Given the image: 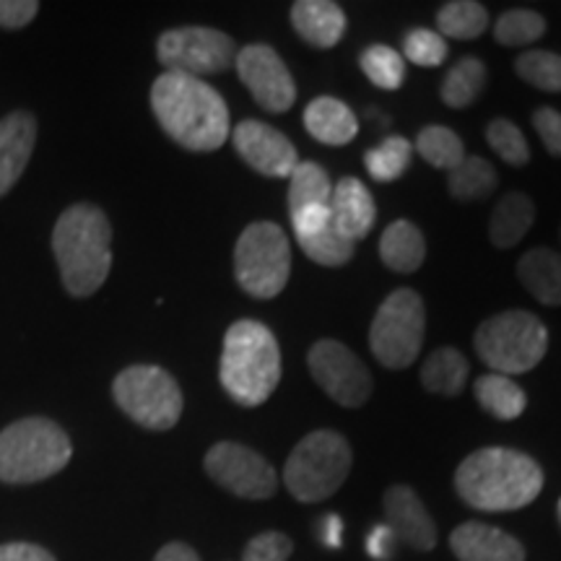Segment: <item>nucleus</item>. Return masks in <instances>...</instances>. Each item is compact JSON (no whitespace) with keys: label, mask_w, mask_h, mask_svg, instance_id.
<instances>
[{"label":"nucleus","mask_w":561,"mask_h":561,"mask_svg":"<svg viewBox=\"0 0 561 561\" xmlns=\"http://www.w3.org/2000/svg\"><path fill=\"white\" fill-rule=\"evenodd\" d=\"M151 110L167 136L187 151H216L231 136L227 102L195 76L161 73L151 87Z\"/></svg>","instance_id":"1"},{"label":"nucleus","mask_w":561,"mask_h":561,"mask_svg":"<svg viewBox=\"0 0 561 561\" xmlns=\"http://www.w3.org/2000/svg\"><path fill=\"white\" fill-rule=\"evenodd\" d=\"M455 486L473 510L512 512L541 494L543 471L530 455L510 447H483L460 462Z\"/></svg>","instance_id":"2"},{"label":"nucleus","mask_w":561,"mask_h":561,"mask_svg":"<svg viewBox=\"0 0 561 561\" xmlns=\"http://www.w3.org/2000/svg\"><path fill=\"white\" fill-rule=\"evenodd\" d=\"M112 227L102 208L76 203L55 224L53 250L62 286L73 297H89L107 280L112 268Z\"/></svg>","instance_id":"3"},{"label":"nucleus","mask_w":561,"mask_h":561,"mask_svg":"<svg viewBox=\"0 0 561 561\" xmlns=\"http://www.w3.org/2000/svg\"><path fill=\"white\" fill-rule=\"evenodd\" d=\"M224 390L244 409L263 405L280 382V348L268 325L240 320L224 335L219 364Z\"/></svg>","instance_id":"4"},{"label":"nucleus","mask_w":561,"mask_h":561,"mask_svg":"<svg viewBox=\"0 0 561 561\" xmlns=\"http://www.w3.org/2000/svg\"><path fill=\"white\" fill-rule=\"evenodd\" d=\"M73 447L62 426L50 419H21L0 432V481L37 483L60 473Z\"/></svg>","instance_id":"5"},{"label":"nucleus","mask_w":561,"mask_h":561,"mask_svg":"<svg viewBox=\"0 0 561 561\" xmlns=\"http://www.w3.org/2000/svg\"><path fill=\"white\" fill-rule=\"evenodd\" d=\"M473 343L481 362L496 375H525L536 369L549 351V331L533 312L510 310L483 320Z\"/></svg>","instance_id":"6"},{"label":"nucleus","mask_w":561,"mask_h":561,"mask_svg":"<svg viewBox=\"0 0 561 561\" xmlns=\"http://www.w3.org/2000/svg\"><path fill=\"white\" fill-rule=\"evenodd\" d=\"M351 447L343 434L318 430L294 447L284 466V483L294 500L314 504L331 500L348 479Z\"/></svg>","instance_id":"7"},{"label":"nucleus","mask_w":561,"mask_h":561,"mask_svg":"<svg viewBox=\"0 0 561 561\" xmlns=\"http://www.w3.org/2000/svg\"><path fill=\"white\" fill-rule=\"evenodd\" d=\"M234 276L255 299H273L286 289L291 276V248L278 224L255 221L242 231L234 248Z\"/></svg>","instance_id":"8"},{"label":"nucleus","mask_w":561,"mask_h":561,"mask_svg":"<svg viewBox=\"0 0 561 561\" xmlns=\"http://www.w3.org/2000/svg\"><path fill=\"white\" fill-rule=\"evenodd\" d=\"M112 396L121 409L153 432H167L182 416V390L167 369L153 364H136L123 369L112 382Z\"/></svg>","instance_id":"9"},{"label":"nucleus","mask_w":561,"mask_h":561,"mask_svg":"<svg viewBox=\"0 0 561 561\" xmlns=\"http://www.w3.org/2000/svg\"><path fill=\"white\" fill-rule=\"evenodd\" d=\"M426 331L424 301L413 289H398L382 301L369 328V348L388 369H405L419 359Z\"/></svg>","instance_id":"10"},{"label":"nucleus","mask_w":561,"mask_h":561,"mask_svg":"<svg viewBox=\"0 0 561 561\" xmlns=\"http://www.w3.org/2000/svg\"><path fill=\"white\" fill-rule=\"evenodd\" d=\"M159 62L172 73L214 76L224 73L237 60L234 39L208 26H180L159 37Z\"/></svg>","instance_id":"11"},{"label":"nucleus","mask_w":561,"mask_h":561,"mask_svg":"<svg viewBox=\"0 0 561 561\" xmlns=\"http://www.w3.org/2000/svg\"><path fill=\"white\" fill-rule=\"evenodd\" d=\"M314 382L346 409H359L371 396V375L359 356L341 341H318L307 354Z\"/></svg>","instance_id":"12"},{"label":"nucleus","mask_w":561,"mask_h":561,"mask_svg":"<svg viewBox=\"0 0 561 561\" xmlns=\"http://www.w3.org/2000/svg\"><path fill=\"white\" fill-rule=\"evenodd\" d=\"M206 473L242 500H271L276 494V468L261 453L237 442H219L206 455Z\"/></svg>","instance_id":"13"},{"label":"nucleus","mask_w":561,"mask_h":561,"mask_svg":"<svg viewBox=\"0 0 561 561\" xmlns=\"http://www.w3.org/2000/svg\"><path fill=\"white\" fill-rule=\"evenodd\" d=\"M237 73L244 87L250 89L252 100L261 104L268 112L291 110L294 100H297V87L286 68V62L280 60V55L268 45H248L237 53Z\"/></svg>","instance_id":"14"},{"label":"nucleus","mask_w":561,"mask_h":561,"mask_svg":"<svg viewBox=\"0 0 561 561\" xmlns=\"http://www.w3.org/2000/svg\"><path fill=\"white\" fill-rule=\"evenodd\" d=\"M234 149L263 178H291L299 164L297 149L284 133L261 121H242L234 133Z\"/></svg>","instance_id":"15"},{"label":"nucleus","mask_w":561,"mask_h":561,"mask_svg":"<svg viewBox=\"0 0 561 561\" xmlns=\"http://www.w3.org/2000/svg\"><path fill=\"white\" fill-rule=\"evenodd\" d=\"M291 227L305 255L325 268H341L354 257V242L335 227L331 206H310L291 214Z\"/></svg>","instance_id":"16"},{"label":"nucleus","mask_w":561,"mask_h":561,"mask_svg":"<svg viewBox=\"0 0 561 561\" xmlns=\"http://www.w3.org/2000/svg\"><path fill=\"white\" fill-rule=\"evenodd\" d=\"M385 515H388V528L396 541L416 551H432L437 546V528H434L432 515L411 486H390L385 494Z\"/></svg>","instance_id":"17"},{"label":"nucleus","mask_w":561,"mask_h":561,"mask_svg":"<svg viewBox=\"0 0 561 561\" xmlns=\"http://www.w3.org/2000/svg\"><path fill=\"white\" fill-rule=\"evenodd\" d=\"M450 546L460 561H525V549L517 538L473 520L453 530Z\"/></svg>","instance_id":"18"},{"label":"nucleus","mask_w":561,"mask_h":561,"mask_svg":"<svg viewBox=\"0 0 561 561\" xmlns=\"http://www.w3.org/2000/svg\"><path fill=\"white\" fill-rule=\"evenodd\" d=\"M37 144V121L30 112H13L0 121V198L24 174Z\"/></svg>","instance_id":"19"},{"label":"nucleus","mask_w":561,"mask_h":561,"mask_svg":"<svg viewBox=\"0 0 561 561\" xmlns=\"http://www.w3.org/2000/svg\"><path fill=\"white\" fill-rule=\"evenodd\" d=\"M331 214L335 227L346 240L359 242L369 234L375 227L377 208L375 198H371L369 187L356 178H343L339 185L333 187L331 195Z\"/></svg>","instance_id":"20"},{"label":"nucleus","mask_w":561,"mask_h":561,"mask_svg":"<svg viewBox=\"0 0 561 561\" xmlns=\"http://www.w3.org/2000/svg\"><path fill=\"white\" fill-rule=\"evenodd\" d=\"M291 24L307 45L331 50L346 34V13L331 0H299L291 5Z\"/></svg>","instance_id":"21"},{"label":"nucleus","mask_w":561,"mask_h":561,"mask_svg":"<svg viewBox=\"0 0 561 561\" xmlns=\"http://www.w3.org/2000/svg\"><path fill=\"white\" fill-rule=\"evenodd\" d=\"M305 128L314 140L325 146H346L359 133L356 115L335 96H318L307 104Z\"/></svg>","instance_id":"22"},{"label":"nucleus","mask_w":561,"mask_h":561,"mask_svg":"<svg viewBox=\"0 0 561 561\" xmlns=\"http://www.w3.org/2000/svg\"><path fill=\"white\" fill-rule=\"evenodd\" d=\"M517 276L523 286L541 305H561V255L549 248H536L525 252L517 265Z\"/></svg>","instance_id":"23"},{"label":"nucleus","mask_w":561,"mask_h":561,"mask_svg":"<svg viewBox=\"0 0 561 561\" xmlns=\"http://www.w3.org/2000/svg\"><path fill=\"white\" fill-rule=\"evenodd\" d=\"M380 257L396 273L419 271L426 257V242L416 224L409 219L392 221L380 237Z\"/></svg>","instance_id":"24"},{"label":"nucleus","mask_w":561,"mask_h":561,"mask_svg":"<svg viewBox=\"0 0 561 561\" xmlns=\"http://www.w3.org/2000/svg\"><path fill=\"white\" fill-rule=\"evenodd\" d=\"M536 219V206L525 193H507L496 203L494 214L489 221V237L496 248L507 250L528 234Z\"/></svg>","instance_id":"25"},{"label":"nucleus","mask_w":561,"mask_h":561,"mask_svg":"<svg viewBox=\"0 0 561 561\" xmlns=\"http://www.w3.org/2000/svg\"><path fill=\"white\" fill-rule=\"evenodd\" d=\"M476 401L486 413H491L500 421H512L523 416L525 405H528V396L517 382H512L504 375H483L473 385Z\"/></svg>","instance_id":"26"},{"label":"nucleus","mask_w":561,"mask_h":561,"mask_svg":"<svg viewBox=\"0 0 561 561\" xmlns=\"http://www.w3.org/2000/svg\"><path fill=\"white\" fill-rule=\"evenodd\" d=\"M468 362L458 348L445 346L430 354L421 367V385L437 396H458L466 388Z\"/></svg>","instance_id":"27"},{"label":"nucleus","mask_w":561,"mask_h":561,"mask_svg":"<svg viewBox=\"0 0 561 561\" xmlns=\"http://www.w3.org/2000/svg\"><path fill=\"white\" fill-rule=\"evenodd\" d=\"M333 185L328 172L314 161H299L289 178V214L310 206H331Z\"/></svg>","instance_id":"28"},{"label":"nucleus","mask_w":561,"mask_h":561,"mask_svg":"<svg viewBox=\"0 0 561 561\" xmlns=\"http://www.w3.org/2000/svg\"><path fill=\"white\" fill-rule=\"evenodd\" d=\"M483 83H486V68L479 58H462L455 62L447 79L442 81V102L453 110L468 107L476 96L481 94Z\"/></svg>","instance_id":"29"},{"label":"nucleus","mask_w":561,"mask_h":561,"mask_svg":"<svg viewBox=\"0 0 561 561\" xmlns=\"http://www.w3.org/2000/svg\"><path fill=\"white\" fill-rule=\"evenodd\" d=\"M437 26L442 37L453 39H476L486 32L489 11L473 0H453L445 3L437 13Z\"/></svg>","instance_id":"30"},{"label":"nucleus","mask_w":561,"mask_h":561,"mask_svg":"<svg viewBox=\"0 0 561 561\" xmlns=\"http://www.w3.org/2000/svg\"><path fill=\"white\" fill-rule=\"evenodd\" d=\"M447 185H450L453 198L481 201L486 198L489 193H494L496 170L491 167V161H486L483 157H466L450 172Z\"/></svg>","instance_id":"31"},{"label":"nucleus","mask_w":561,"mask_h":561,"mask_svg":"<svg viewBox=\"0 0 561 561\" xmlns=\"http://www.w3.org/2000/svg\"><path fill=\"white\" fill-rule=\"evenodd\" d=\"M416 149L432 167L447 172H453L466 159V146H462L460 136L445 125H426L419 133Z\"/></svg>","instance_id":"32"},{"label":"nucleus","mask_w":561,"mask_h":561,"mask_svg":"<svg viewBox=\"0 0 561 561\" xmlns=\"http://www.w3.org/2000/svg\"><path fill=\"white\" fill-rule=\"evenodd\" d=\"M359 66L364 76L375 83L377 89L398 91L405 81V60L398 50L388 45H371L362 53Z\"/></svg>","instance_id":"33"},{"label":"nucleus","mask_w":561,"mask_h":561,"mask_svg":"<svg viewBox=\"0 0 561 561\" xmlns=\"http://www.w3.org/2000/svg\"><path fill=\"white\" fill-rule=\"evenodd\" d=\"M411 164V144L401 136L385 138L377 149L364 153V167L377 182H392L409 170Z\"/></svg>","instance_id":"34"},{"label":"nucleus","mask_w":561,"mask_h":561,"mask_svg":"<svg viewBox=\"0 0 561 561\" xmlns=\"http://www.w3.org/2000/svg\"><path fill=\"white\" fill-rule=\"evenodd\" d=\"M546 32V19L538 11L530 9H515L502 13L494 26V37L500 45L507 47H523L530 42L541 39Z\"/></svg>","instance_id":"35"},{"label":"nucleus","mask_w":561,"mask_h":561,"mask_svg":"<svg viewBox=\"0 0 561 561\" xmlns=\"http://www.w3.org/2000/svg\"><path fill=\"white\" fill-rule=\"evenodd\" d=\"M517 76L541 91H561V55L549 50L523 53L515 62Z\"/></svg>","instance_id":"36"},{"label":"nucleus","mask_w":561,"mask_h":561,"mask_svg":"<svg viewBox=\"0 0 561 561\" xmlns=\"http://www.w3.org/2000/svg\"><path fill=\"white\" fill-rule=\"evenodd\" d=\"M489 146L496 151V157H502L512 167H525L530 161V146L525 140L523 130L515 123L504 121H491L486 130Z\"/></svg>","instance_id":"37"},{"label":"nucleus","mask_w":561,"mask_h":561,"mask_svg":"<svg viewBox=\"0 0 561 561\" xmlns=\"http://www.w3.org/2000/svg\"><path fill=\"white\" fill-rule=\"evenodd\" d=\"M447 42L439 32L432 30H411L403 39V58H409L413 66L437 68L447 60Z\"/></svg>","instance_id":"38"},{"label":"nucleus","mask_w":561,"mask_h":561,"mask_svg":"<svg viewBox=\"0 0 561 561\" xmlns=\"http://www.w3.org/2000/svg\"><path fill=\"white\" fill-rule=\"evenodd\" d=\"M291 551L294 543L286 533L268 530L255 536L248 546H244L242 561H289Z\"/></svg>","instance_id":"39"},{"label":"nucleus","mask_w":561,"mask_h":561,"mask_svg":"<svg viewBox=\"0 0 561 561\" xmlns=\"http://www.w3.org/2000/svg\"><path fill=\"white\" fill-rule=\"evenodd\" d=\"M533 128L541 136L543 146L553 157H561V112L553 107H541L533 115Z\"/></svg>","instance_id":"40"},{"label":"nucleus","mask_w":561,"mask_h":561,"mask_svg":"<svg viewBox=\"0 0 561 561\" xmlns=\"http://www.w3.org/2000/svg\"><path fill=\"white\" fill-rule=\"evenodd\" d=\"M37 0H0V26L3 30H21L37 16Z\"/></svg>","instance_id":"41"},{"label":"nucleus","mask_w":561,"mask_h":561,"mask_svg":"<svg viewBox=\"0 0 561 561\" xmlns=\"http://www.w3.org/2000/svg\"><path fill=\"white\" fill-rule=\"evenodd\" d=\"M0 561H55V557L34 543H5L0 546Z\"/></svg>","instance_id":"42"},{"label":"nucleus","mask_w":561,"mask_h":561,"mask_svg":"<svg viewBox=\"0 0 561 561\" xmlns=\"http://www.w3.org/2000/svg\"><path fill=\"white\" fill-rule=\"evenodd\" d=\"M392 541H396V536H392V530L388 525H377L375 530L369 533L367 538V551L371 559H388L390 557V549H392Z\"/></svg>","instance_id":"43"},{"label":"nucleus","mask_w":561,"mask_h":561,"mask_svg":"<svg viewBox=\"0 0 561 561\" xmlns=\"http://www.w3.org/2000/svg\"><path fill=\"white\" fill-rule=\"evenodd\" d=\"M341 530L343 523L339 515H325L318 525V536L325 549H341Z\"/></svg>","instance_id":"44"},{"label":"nucleus","mask_w":561,"mask_h":561,"mask_svg":"<svg viewBox=\"0 0 561 561\" xmlns=\"http://www.w3.org/2000/svg\"><path fill=\"white\" fill-rule=\"evenodd\" d=\"M153 561H201V557L187 543H167Z\"/></svg>","instance_id":"45"},{"label":"nucleus","mask_w":561,"mask_h":561,"mask_svg":"<svg viewBox=\"0 0 561 561\" xmlns=\"http://www.w3.org/2000/svg\"><path fill=\"white\" fill-rule=\"evenodd\" d=\"M559 523H561V500H559Z\"/></svg>","instance_id":"46"}]
</instances>
